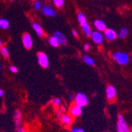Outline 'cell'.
Masks as SVG:
<instances>
[{"mask_svg": "<svg viewBox=\"0 0 132 132\" xmlns=\"http://www.w3.org/2000/svg\"><path fill=\"white\" fill-rule=\"evenodd\" d=\"M130 132H132V127H131V128H130Z\"/></svg>", "mask_w": 132, "mask_h": 132, "instance_id": "836d02e7", "label": "cell"}, {"mask_svg": "<svg viewBox=\"0 0 132 132\" xmlns=\"http://www.w3.org/2000/svg\"><path fill=\"white\" fill-rule=\"evenodd\" d=\"M25 132H26V131H25Z\"/></svg>", "mask_w": 132, "mask_h": 132, "instance_id": "d590c367", "label": "cell"}, {"mask_svg": "<svg viewBox=\"0 0 132 132\" xmlns=\"http://www.w3.org/2000/svg\"><path fill=\"white\" fill-rule=\"evenodd\" d=\"M128 33H129L128 29L127 27H123V28H121L120 31H119V37L120 38H122V39L126 38L127 37Z\"/></svg>", "mask_w": 132, "mask_h": 132, "instance_id": "ffe728a7", "label": "cell"}, {"mask_svg": "<svg viewBox=\"0 0 132 132\" xmlns=\"http://www.w3.org/2000/svg\"><path fill=\"white\" fill-rule=\"evenodd\" d=\"M106 97L108 100L113 101L116 97V89L113 86H108L106 88Z\"/></svg>", "mask_w": 132, "mask_h": 132, "instance_id": "8992f818", "label": "cell"}, {"mask_svg": "<svg viewBox=\"0 0 132 132\" xmlns=\"http://www.w3.org/2000/svg\"><path fill=\"white\" fill-rule=\"evenodd\" d=\"M104 37L108 40H114L117 38V33L114 29H107L104 32Z\"/></svg>", "mask_w": 132, "mask_h": 132, "instance_id": "ba28073f", "label": "cell"}, {"mask_svg": "<svg viewBox=\"0 0 132 132\" xmlns=\"http://www.w3.org/2000/svg\"><path fill=\"white\" fill-rule=\"evenodd\" d=\"M78 21L80 25H81V24L87 21L86 15L84 14H82V13H78Z\"/></svg>", "mask_w": 132, "mask_h": 132, "instance_id": "44dd1931", "label": "cell"}, {"mask_svg": "<svg viewBox=\"0 0 132 132\" xmlns=\"http://www.w3.org/2000/svg\"><path fill=\"white\" fill-rule=\"evenodd\" d=\"M54 36L58 39V40H59V44H62V45L67 44V37H66V36H65L63 32H59V31H57V32H55Z\"/></svg>", "mask_w": 132, "mask_h": 132, "instance_id": "7c38bea8", "label": "cell"}, {"mask_svg": "<svg viewBox=\"0 0 132 132\" xmlns=\"http://www.w3.org/2000/svg\"><path fill=\"white\" fill-rule=\"evenodd\" d=\"M80 26H81V28L83 32L85 33L86 36H88V37H89V36L91 37L93 32H92L91 27L89 26V24L88 23V21H86L85 23L81 24V25H80Z\"/></svg>", "mask_w": 132, "mask_h": 132, "instance_id": "4fadbf2b", "label": "cell"}, {"mask_svg": "<svg viewBox=\"0 0 132 132\" xmlns=\"http://www.w3.org/2000/svg\"><path fill=\"white\" fill-rule=\"evenodd\" d=\"M83 61L85 63H86L87 65L89 66H94L95 65V61H94V59L90 57L89 55H84L83 56Z\"/></svg>", "mask_w": 132, "mask_h": 132, "instance_id": "e0dca14e", "label": "cell"}, {"mask_svg": "<svg viewBox=\"0 0 132 132\" xmlns=\"http://www.w3.org/2000/svg\"><path fill=\"white\" fill-rule=\"evenodd\" d=\"M63 112H64V111L63 110L62 108H61V109H58L56 116H57V118H58L59 119H61V118H62V116H63Z\"/></svg>", "mask_w": 132, "mask_h": 132, "instance_id": "484cf974", "label": "cell"}, {"mask_svg": "<svg viewBox=\"0 0 132 132\" xmlns=\"http://www.w3.org/2000/svg\"><path fill=\"white\" fill-rule=\"evenodd\" d=\"M22 44L26 49H31L32 47V39L31 37L30 34L24 33L22 36Z\"/></svg>", "mask_w": 132, "mask_h": 132, "instance_id": "5b68a950", "label": "cell"}, {"mask_svg": "<svg viewBox=\"0 0 132 132\" xmlns=\"http://www.w3.org/2000/svg\"><path fill=\"white\" fill-rule=\"evenodd\" d=\"M33 7L36 10H39L40 9H42V3L39 0H36V1L33 3Z\"/></svg>", "mask_w": 132, "mask_h": 132, "instance_id": "cb8c5ba5", "label": "cell"}, {"mask_svg": "<svg viewBox=\"0 0 132 132\" xmlns=\"http://www.w3.org/2000/svg\"><path fill=\"white\" fill-rule=\"evenodd\" d=\"M42 12H43V14L45 16H47V17L53 18V17H55L56 15L55 11L50 6H48V5H45L42 8Z\"/></svg>", "mask_w": 132, "mask_h": 132, "instance_id": "30bf717a", "label": "cell"}, {"mask_svg": "<svg viewBox=\"0 0 132 132\" xmlns=\"http://www.w3.org/2000/svg\"><path fill=\"white\" fill-rule=\"evenodd\" d=\"M70 115L72 116L78 117V116H81V113H82V108L75 104V105H73V106L71 107V109L70 110Z\"/></svg>", "mask_w": 132, "mask_h": 132, "instance_id": "9c48e42d", "label": "cell"}, {"mask_svg": "<svg viewBox=\"0 0 132 132\" xmlns=\"http://www.w3.org/2000/svg\"><path fill=\"white\" fill-rule=\"evenodd\" d=\"M112 58L117 62L119 65H126L129 63L130 58L129 55L125 52H114L112 54Z\"/></svg>", "mask_w": 132, "mask_h": 132, "instance_id": "6da1fadb", "label": "cell"}, {"mask_svg": "<svg viewBox=\"0 0 132 132\" xmlns=\"http://www.w3.org/2000/svg\"><path fill=\"white\" fill-rule=\"evenodd\" d=\"M17 132H25V130H24L22 128H18V130H17Z\"/></svg>", "mask_w": 132, "mask_h": 132, "instance_id": "1f68e13d", "label": "cell"}, {"mask_svg": "<svg viewBox=\"0 0 132 132\" xmlns=\"http://www.w3.org/2000/svg\"><path fill=\"white\" fill-rule=\"evenodd\" d=\"M74 100L75 101V104L81 108L86 107L89 103V99L87 97V96L86 94H84L83 93H78L75 95Z\"/></svg>", "mask_w": 132, "mask_h": 132, "instance_id": "3957f363", "label": "cell"}, {"mask_svg": "<svg viewBox=\"0 0 132 132\" xmlns=\"http://www.w3.org/2000/svg\"><path fill=\"white\" fill-rule=\"evenodd\" d=\"M72 132H85L82 128H79V127H72L71 129Z\"/></svg>", "mask_w": 132, "mask_h": 132, "instance_id": "83f0119b", "label": "cell"}, {"mask_svg": "<svg viewBox=\"0 0 132 132\" xmlns=\"http://www.w3.org/2000/svg\"><path fill=\"white\" fill-rule=\"evenodd\" d=\"M90 44H86L85 45H84V49H85L86 52H89L90 50Z\"/></svg>", "mask_w": 132, "mask_h": 132, "instance_id": "f1b7e54d", "label": "cell"}, {"mask_svg": "<svg viewBox=\"0 0 132 132\" xmlns=\"http://www.w3.org/2000/svg\"><path fill=\"white\" fill-rule=\"evenodd\" d=\"M116 130H117V132H130V129L129 128V127L125 120V119L122 114L118 115Z\"/></svg>", "mask_w": 132, "mask_h": 132, "instance_id": "7a4b0ae2", "label": "cell"}, {"mask_svg": "<svg viewBox=\"0 0 132 132\" xmlns=\"http://www.w3.org/2000/svg\"><path fill=\"white\" fill-rule=\"evenodd\" d=\"M54 5L57 8H61L64 5V0H52Z\"/></svg>", "mask_w": 132, "mask_h": 132, "instance_id": "603a6c76", "label": "cell"}, {"mask_svg": "<svg viewBox=\"0 0 132 132\" xmlns=\"http://www.w3.org/2000/svg\"><path fill=\"white\" fill-rule=\"evenodd\" d=\"M52 103H53V104H54L55 106H59V105L61 104V103H62V101H61L60 98L55 97V98H54V99L52 100Z\"/></svg>", "mask_w": 132, "mask_h": 132, "instance_id": "d4e9b609", "label": "cell"}, {"mask_svg": "<svg viewBox=\"0 0 132 132\" xmlns=\"http://www.w3.org/2000/svg\"><path fill=\"white\" fill-rule=\"evenodd\" d=\"M9 69H10V70L12 72V73H14V74H15V73H18V68H17L15 66H13V65L10 66Z\"/></svg>", "mask_w": 132, "mask_h": 132, "instance_id": "4316f807", "label": "cell"}, {"mask_svg": "<svg viewBox=\"0 0 132 132\" xmlns=\"http://www.w3.org/2000/svg\"><path fill=\"white\" fill-rule=\"evenodd\" d=\"M91 38L96 44H101L104 41V36L100 31L93 32L91 35Z\"/></svg>", "mask_w": 132, "mask_h": 132, "instance_id": "52a82bcc", "label": "cell"}, {"mask_svg": "<svg viewBox=\"0 0 132 132\" xmlns=\"http://www.w3.org/2000/svg\"><path fill=\"white\" fill-rule=\"evenodd\" d=\"M3 95H4V91L1 89H0V97H3Z\"/></svg>", "mask_w": 132, "mask_h": 132, "instance_id": "4dcf8cb0", "label": "cell"}, {"mask_svg": "<svg viewBox=\"0 0 132 132\" xmlns=\"http://www.w3.org/2000/svg\"><path fill=\"white\" fill-rule=\"evenodd\" d=\"M37 61L40 66L43 68H47L49 67L48 58H47V55L44 52H40L37 53Z\"/></svg>", "mask_w": 132, "mask_h": 132, "instance_id": "277c9868", "label": "cell"}, {"mask_svg": "<svg viewBox=\"0 0 132 132\" xmlns=\"http://www.w3.org/2000/svg\"><path fill=\"white\" fill-rule=\"evenodd\" d=\"M14 122L15 125L18 128H20L21 127V113L19 110H17L14 113Z\"/></svg>", "mask_w": 132, "mask_h": 132, "instance_id": "9a60e30c", "label": "cell"}, {"mask_svg": "<svg viewBox=\"0 0 132 132\" xmlns=\"http://www.w3.org/2000/svg\"><path fill=\"white\" fill-rule=\"evenodd\" d=\"M72 34H73V36H75V37H78V32H77V31L75 30V29L72 30Z\"/></svg>", "mask_w": 132, "mask_h": 132, "instance_id": "f546056e", "label": "cell"}, {"mask_svg": "<svg viewBox=\"0 0 132 132\" xmlns=\"http://www.w3.org/2000/svg\"><path fill=\"white\" fill-rule=\"evenodd\" d=\"M32 29L35 31V32L37 33V35L38 37H41L44 36V30L42 29V27L37 23H33L32 24Z\"/></svg>", "mask_w": 132, "mask_h": 132, "instance_id": "5bb4252c", "label": "cell"}, {"mask_svg": "<svg viewBox=\"0 0 132 132\" xmlns=\"http://www.w3.org/2000/svg\"><path fill=\"white\" fill-rule=\"evenodd\" d=\"M48 44L52 46V47H58L59 44V42L58 40V39L55 37V36H52V37H51L48 40Z\"/></svg>", "mask_w": 132, "mask_h": 132, "instance_id": "ac0fdd59", "label": "cell"}, {"mask_svg": "<svg viewBox=\"0 0 132 132\" xmlns=\"http://www.w3.org/2000/svg\"><path fill=\"white\" fill-rule=\"evenodd\" d=\"M0 52H1V54L3 55V57L5 58H8L9 55H10V53H9V51L7 49V47H5V46H2L1 48H0Z\"/></svg>", "mask_w": 132, "mask_h": 132, "instance_id": "7402d4cb", "label": "cell"}, {"mask_svg": "<svg viewBox=\"0 0 132 132\" xmlns=\"http://www.w3.org/2000/svg\"><path fill=\"white\" fill-rule=\"evenodd\" d=\"M9 1H14V0H9Z\"/></svg>", "mask_w": 132, "mask_h": 132, "instance_id": "e575fe53", "label": "cell"}, {"mask_svg": "<svg viewBox=\"0 0 132 132\" xmlns=\"http://www.w3.org/2000/svg\"><path fill=\"white\" fill-rule=\"evenodd\" d=\"M70 132H72V131H70Z\"/></svg>", "mask_w": 132, "mask_h": 132, "instance_id": "8d00e7d4", "label": "cell"}, {"mask_svg": "<svg viewBox=\"0 0 132 132\" xmlns=\"http://www.w3.org/2000/svg\"><path fill=\"white\" fill-rule=\"evenodd\" d=\"M94 27L97 29V31H100V32H104L107 29V26L104 23V21L100 19L96 20L94 21Z\"/></svg>", "mask_w": 132, "mask_h": 132, "instance_id": "8fae6325", "label": "cell"}, {"mask_svg": "<svg viewBox=\"0 0 132 132\" xmlns=\"http://www.w3.org/2000/svg\"><path fill=\"white\" fill-rule=\"evenodd\" d=\"M60 120L62 121L63 123H64L66 125H68V126H70L72 123V121H73V120H72L71 116H69V115H67V114H63V116H62Z\"/></svg>", "mask_w": 132, "mask_h": 132, "instance_id": "2e32d148", "label": "cell"}, {"mask_svg": "<svg viewBox=\"0 0 132 132\" xmlns=\"http://www.w3.org/2000/svg\"><path fill=\"white\" fill-rule=\"evenodd\" d=\"M10 23L7 19L6 18H1L0 19V28L2 29H7L9 28Z\"/></svg>", "mask_w": 132, "mask_h": 132, "instance_id": "d6986e66", "label": "cell"}, {"mask_svg": "<svg viewBox=\"0 0 132 132\" xmlns=\"http://www.w3.org/2000/svg\"><path fill=\"white\" fill-rule=\"evenodd\" d=\"M68 97H69V98H70V99H73V94L70 93V94L68 95Z\"/></svg>", "mask_w": 132, "mask_h": 132, "instance_id": "d6a6232c", "label": "cell"}]
</instances>
